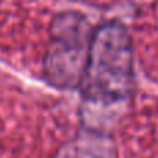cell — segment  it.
<instances>
[{
	"label": "cell",
	"instance_id": "7a4b0ae2",
	"mask_svg": "<svg viewBox=\"0 0 158 158\" xmlns=\"http://www.w3.org/2000/svg\"><path fill=\"white\" fill-rule=\"evenodd\" d=\"M89 29L86 18L78 13H63L54 18L44 77L56 87H81L93 35Z\"/></svg>",
	"mask_w": 158,
	"mask_h": 158
},
{
	"label": "cell",
	"instance_id": "6da1fadb",
	"mask_svg": "<svg viewBox=\"0 0 158 158\" xmlns=\"http://www.w3.org/2000/svg\"><path fill=\"white\" fill-rule=\"evenodd\" d=\"M133 86L131 39L117 21L93 31L81 89L93 103H117L128 97Z\"/></svg>",
	"mask_w": 158,
	"mask_h": 158
}]
</instances>
